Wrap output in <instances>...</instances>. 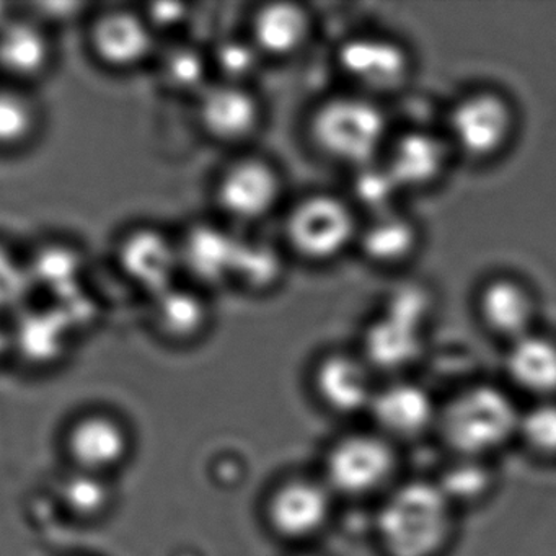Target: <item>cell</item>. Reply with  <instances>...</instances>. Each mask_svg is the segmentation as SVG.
<instances>
[{"mask_svg":"<svg viewBox=\"0 0 556 556\" xmlns=\"http://www.w3.org/2000/svg\"><path fill=\"white\" fill-rule=\"evenodd\" d=\"M392 135L379 100L351 90L318 102L307 119L308 141L315 151L350 172L380 161Z\"/></svg>","mask_w":556,"mask_h":556,"instance_id":"1","label":"cell"},{"mask_svg":"<svg viewBox=\"0 0 556 556\" xmlns=\"http://www.w3.org/2000/svg\"><path fill=\"white\" fill-rule=\"evenodd\" d=\"M389 556H435L452 533V503L439 484L409 481L383 503L377 519Z\"/></svg>","mask_w":556,"mask_h":556,"instance_id":"2","label":"cell"},{"mask_svg":"<svg viewBox=\"0 0 556 556\" xmlns=\"http://www.w3.org/2000/svg\"><path fill=\"white\" fill-rule=\"evenodd\" d=\"M361 219L348 198L314 191L286 211L282 237L289 252L302 262L328 265L356 249Z\"/></svg>","mask_w":556,"mask_h":556,"instance_id":"3","label":"cell"},{"mask_svg":"<svg viewBox=\"0 0 556 556\" xmlns=\"http://www.w3.org/2000/svg\"><path fill=\"white\" fill-rule=\"evenodd\" d=\"M442 132L455 157L488 164L513 144L517 132L516 109L501 90L477 87L460 93L448 105Z\"/></svg>","mask_w":556,"mask_h":556,"instance_id":"4","label":"cell"},{"mask_svg":"<svg viewBox=\"0 0 556 556\" xmlns=\"http://www.w3.org/2000/svg\"><path fill=\"white\" fill-rule=\"evenodd\" d=\"M66 468L116 478L136 454L131 422L109 406H86L73 413L58 438Z\"/></svg>","mask_w":556,"mask_h":556,"instance_id":"5","label":"cell"},{"mask_svg":"<svg viewBox=\"0 0 556 556\" xmlns=\"http://www.w3.org/2000/svg\"><path fill=\"white\" fill-rule=\"evenodd\" d=\"M282 194L281 172L271 161L256 154L230 159L211 185L217 219L239 230L268 219L281 204Z\"/></svg>","mask_w":556,"mask_h":556,"instance_id":"6","label":"cell"},{"mask_svg":"<svg viewBox=\"0 0 556 556\" xmlns=\"http://www.w3.org/2000/svg\"><path fill=\"white\" fill-rule=\"evenodd\" d=\"M520 415L513 400L493 386H473L458 393L442 415L445 441L467 458L480 457L506 444Z\"/></svg>","mask_w":556,"mask_h":556,"instance_id":"7","label":"cell"},{"mask_svg":"<svg viewBox=\"0 0 556 556\" xmlns=\"http://www.w3.org/2000/svg\"><path fill=\"white\" fill-rule=\"evenodd\" d=\"M116 275L144 302L184 281L177 230L157 223L129 224L112 247Z\"/></svg>","mask_w":556,"mask_h":556,"instance_id":"8","label":"cell"},{"mask_svg":"<svg viewBox=\"0 0 556 556\" xmlns=\"http://www.w3.org/2000/svg\"><path fill=\"white\" fill-rule=\"evenodd\" d=\"M84 43L100 70L126 76L152 67L162 41L141 9L112 8L90 14Z\"/></svg>","mask_w":556,"mask_h":556,"instance_id":"9","label":"cell"},{"mask_svg":"<svg viewBox=\"0 0 556 556\" xmlns=\"http://www.w3.org/2000/svg\"><path fill=\"white\" fill-rule=\"evenodd\" d=\"M334 64L351 92L374 100L402 92L415 71L408 48L395 38L379 34L344 38L338 45Z\"/></svg>","mask_w":556,"mask_h":556,"instance_id":"10","label":"cell"},{"mask_svg":"<svg viewBox=\"0 0 556 556\" xmlns=\"http://www.w3.org/2000/svg\"><path fill=\"white\" fill-rule=\"evenodd\" d=\"M428 301L418 291L400 292L364 331L363 357L372 369L396 370L422 350Z\"/></svg>","mask_w":556,"mask_h":556,"instance_id":"11","label":"cell"},{"mask_svg":"<svg viewBox=\"0 0 556 556\" xmlns=\"http://www.w3.org/2000/svg\"><path fill=\"white\" fill-rule=\"evenodd\" d=\"M243 230L220 219H194L177 230L181 279L211 292L232 286Z\"/></svg>","mask_w":556,"mask_h":556,"instance_id":"12","label":"cell"},{"mask_svg":"<svg viewBox=\"0 0 556 556\" xmlns=\"http://www.w3.org/2000/svg\"><path fill=\"white\" fill-rule=\"evenodd\" d=\"M56 66L53 28L27 11H14L0 24V83L35 90Z\"/></svg>","mask_w":556,"mask_h":556,"instance_id":"13","label":"cell"},{"mask_svg":"<svg viewBox=\"0 0 556 556\" xmlns=\"http://www.w3.org/2000/svg\"><path fill=\"white\" fill-rule=\"evenodd\" d=\"M9 325L12 363L31 372H50L66 363L79 334L70 318L47 301L31 302Z\"/></svg>","mask_w":556,"mask_h":556,"instance_id":"14","label":"cell"},{"mask_svg":"<svg viewBox=\"0 0 556 556\" xmlns=\"http://www.w3.org/2000/svg\"><path fill=\"white\" fill-rule=\"evenodd\" d=\"M194 122L201 135L219 146L247 144L265 119V109L252 86L213 80L193 100Z\"/></svg>","mask_w":556,"mask_h":556,"instance_id":"15","label":"cell"},{"mask_svg":"<svg viewBox=\"0 0 556 556\" xmlns=\"http://www.w3.org/2000/svg\"><path fill=\"white\" fill-rule=\"evenodd\" d=\"M454 157L444 132L409 128L393 132L380 161L406 194L441 184Z\"/></svg>","mask_w":556,"mask_h":556,"instance_id":"16","label":"cell"},{"mask_svg":"<svg viewBox=\"0 0 556 556\" xmlns=\"http://www.w3.org/2000/svg\"><path fill=\"white\" fill-rule=\"evenodd\" d=\"M149 330L170 348L197 346L213 328L210 292L187 281L177 282L146 301Z\"/></svg>","mask_w":556,"mask_h":556,"instance_id":"17","label":"cell"},{"mask_svg":"<svg viewBox=\"0 0 556 556\" xmlns=\"http://www.w3.org/2000/svg\"><path fill=\"white\" fill-rule=\"evenodd\" d=\"M395 468V454L377 435L356 434L331 447L325 464L328 483L343 494L361 496L382 486Z\"/></svg>","mask_w":556,"mask_h":556,"instance_id":"18","label":"cell"},{"mask_svg":"<svg viewBox=\"0 0 556 556\" xmlns=\"http://www.w3.org/2000/svg\"><path fill=\"white\" fill-rule=\"evenodd\" d=\"M473 305L481 327L507 344L532 333L539 312L532 289L509 273L484 279L475 294Z\"/></svg>","mask_w":556,"mask_h":556,"instance_id":"19","label":"cell"},{"mask_svg":"<svg viewBox=\"0 0 556 556\" xmlns=\"http://www.w3.org/2000/svg\"><path fill=\"white\" fill-rule=\"evenodd\" d=\"M314 15L295 2H269L250 15L247 37L265 60L298 56L314 37Z\"/></svg>","mask_w":556,"mask_h":556,"instance_id":"20","label":"cell"},{"mask_svg":"<svg viewBox=\"0 0 556 556\" xmlns=\"http://www.w3.org/2000/svg\"><path fill=\"white\" fill-rule=\"evenodd\" d=\"M25 253L35 294H43V301H58L86 289L89 258L86 250L74 240L50 237Z\"/></svg>","mask_w":556,"mask_h":556,"instance_id":"21","label":"cell"},{"mask_svg":"<svg viewBox=\"0 0 556 556\" xmlns=\"http://www.w3.org/2000/svg\"><path fill=\"white\" fill-rule=\"evenodd\" d=\"M421 249L418 223L402 210L387 211L361 219L356 250L377 268H402Z\"/></svg>","mask_w":556,"mask_h":556,"instance_id":"22","label":"cell"},{"mask_svg":"<svg viewBox=\"0 0 556 556\" xmlns=\"http://www.w3.org/2000/svg\"><path fill=\"white\" fill-rule=\"evenodd\" d=\"M331 501L321 484L292 480L269 496L266 517L269 526L286 539H307L327 523Z\"/></svg>","mask_w":556,"mask_h":556,"instance_id":"23","label":"cell"},{"mask_svg":"<svg viewBox=\"0 0 556 556\" xmlns=\"http://www.w3.org/2000/svg\"><path fill=\"white\" fill-rule=\"evenodd\" d=\"M372 367L363 356L330 353L318 361L314 386L328 408L351 415L370 408L377 390L372 386Z\"/></svg>","mask_w":556,"mask_h":556,"instance_id":"24","label":"cell"},{"mask_svg":"<svg viewBox=\"0 0 556 556\" xmlns=\"http://www.w3.org/2000/svg\"><path fill=\"white\" fill-rule=\"evenodd\" d=\"M152 71L161 89L180 99H197L214 80L207 48L185 37L162 41Z\"/></svg>","mask_w":556,"mask_h":556,"instance_id":"25","label":"cell"},{"mask_svg":"<svg viewBox=\"0 0 556 556\" xmlns=\"http://www.w3.org/2000/svg\"><path fill=\"white\" fill-rule=\"evenodd\" d=\"M56 501L71 522L99 526L115 513L118 488L115 478L64 468L56 481Z\"/></svg>","mask_w":556,"mask_h":556,"instance_id":"26","label":"cell"},{"mask_svg":"<svg viewBox=\"0 0 556 556\" xmlns=\"http://www.w3.org/2000/svg\"><path fill=\"white\" fill-rule=\"evenodd\" d=\"M370 412L383 431L412 438L426 431L434 419L431 395L412 382H395L377 390Z\"/></svg>","mask_w":556,"mask_h":556,"instance_id":"27","label":"cell"},{"mask_svg":"<svg viewBox=\"0 0 556 556\" xmlns=\"http://www.w3.org/2000/svg\"><path fill=\"white\" fill-rule=\"evenodd\" d=\"M45 129V109L35 90L0 83V155L24 154Z\"/></svg>","mask_w":556,"mask_h":556,"instance_id":"28","label":"cell"},{"mask_svg":"<svg viewBox=\"0 0 556 556\" xmlns=\"http://www.w3.org/2000/svg\"><path fill=\"white\" fill-rule=\"evenodd\" d=\"M506 372L519 389L535 395L556 392V341L532 333L507 344Z\"/></svg>","mask_w":556,"mask_h":556,"instance_id":"29","label":"cell"},{"mask_svg":"<svg viewBox=\"0 0 556 556\" xmlns=\"http://www.w3.org/2000/svg\"><path fill=\"white\" fill-rule=\"evenodd\" d=\"M285 273L286 263L281 250L268 240L250 236L243 230L233 268V288L250 294H266L278 288Z\"/></svg>","mask_w":556,"mask_h":556,"instance_id":"30","label":"cell"},{"mask_svg":"<svg viewBox=\"0 0 556 556\" xmlns=\"http://www.w3.org/2000/svg\"><path fill=\"white\" fill-rule=\"evenodd\" d=\"M37 301L27 253L0 237V320H11Z\"/></svg>","mask_w":556,"mask_h":556,"instance_id":"31","label":"cell"},{"mask_svg":"<svg viewBox=\"0 0 556 556\" xmlns=\"http://www.w3.org/2000/svg\"><path fill=\"white\" fill-rule=\"evenodd\" d=\"M351 198L348 200L356 207L357 213H366V217L387 211L399 210L403 191L393 180L382 161L364 165L351 172Z\"/></svg>","mask_w":556,"mask_h":556,"instance_id":"32","label":"cell"},{"mask_svg":"<svg viewBox=\"0 0 556 556\" xmlns=\"http://www.w3.org/2000/svg\"><path fill=\"white\" fill-rule=\"evenodd\" d=\"M207 51L214 80L240 86H252V80L262 70L263 61H266L247 34L220 38Z\"/></svg>","mask_w":556,"mask_h":556,"instance_id":"33","label":"cell"},{"mask_svg":"<svg viewBox=\"0 0 556 556\" xmlns=\"http://www.w3.org/2000/svg\"><path fill=\"white\" fill-rule=\"evenodd\" d=\"M517 432L539 454H556V405L542 403L530 408L520 416Z\"/></svg>","mask_w":556,"mask_h":556,"instance_id":"34","label":"cell"},{"mask_svg":"<svg viewBox=\"0 0 556 556\" xmlns=\"http://www.w3.org/2000/svg\"><path fill=\"white\" fill-rule=\"evenodd\" d=\"M490 486V477L484 468L477 465L462 464L458 467L451 468L442 478L439 488L444 491L448 501H470L481 496Z\"/></svg>","mask_w":556,"mask_h":556,"instance_id":"35","label":"cell"},{"mask_svg":"<svg viewBox=\"0 0 556 556\" xmlns=\"http://www.w3.org/2000/svg\"><path fill=\"white\" fill-rule=\"evenodd\" d=\"M139 9L161 41L184 37L185 28L193 18V11L187 4H148Z\"/></svg>","mask_w":556,"mask_h":556,"instance_id":"36","label":"cell"},{"mask_svg":"<svg viewBox=\"0 0 556 556\" xmlns=\"http://www.w3.org/2000/svg\"><path fill=\"white\" fill-rule=\"evenodd\" d=\"M27 12L54 30L58 25L71 24L77 21V17L89 18L93 11H90V5L87 4L66 2V4L28 5Z\"/></svg>","mask_w":556,"mask_h":556,"instance_id":"37","label":"cell"},{"mask_svg":"<svg viewBox=\"0 0 556 556\" xmlns=\"http://www.w3.org/2000/svg\"><path fill=\"white\" fill-rule=\"evenodd\" d=\"M12 363V334L9 320H0V367Z\"/></svg>","mask_w":556,"mask_h":556,"instance_id":"38","label":"cell"}]
</instances>
